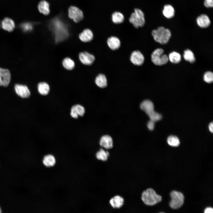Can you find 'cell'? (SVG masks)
<instances>
[{"label": "cell", "mask_w": 213, "mask_h": 213, "mask_svg": "<svg viewBox=\"0 0 213 213\" xmlns=\"http://www.w3.org/2000/svg\"><path fill=\"white\" fill-rule=\"evenodd\" d=\"M141 199L145 205L153 206L161 201L162 197L157 194L154 189L151 188H148L142 191Z\"/></svg>", "instance_id": "obj_1"}, {"label": "cell", "mask_w": 213, "mask_h": 213, "mask_svg": "<svg viewBox=\"0 0 213 213\" xmlns=\"http://www.w3.org/2000/svg\"><path fill=\"white\" fill-rule=\"evenodd\" d=\"M151 34L154 40L162 44L167 43L171 36L170 30L162 26L153 30Z\"/></svg>", "instance_id": "obj_2"}, {"label": "cell", "mask_w": 213, "mask_h": 213, "mask_svg": "<svg viewBox=\"0 0 213 213\" xmlns=\"http://www.w3.org/2000/svg\"><path fill=\"white\" fill-rule=\"evenodd\" d=\"M129 20L135 28H138L142 27L145 22L144 13L140 9L135 8L134 12L131 13Z\"/></svg>", "instance_id": "obj_3"}, {"label": "cell", "mask_w": 213, "mask_h": 213, "mask_svg": "<svg viewBox=\"0 0 213 213\" xmlns=\"http://www.w3.org/2000/svg\"><path fill=\"white\" fill-rule=\"evenodd\" d=\"M163 53V50L161 48L157 49L152 52L151 59L154 64L157 65H162L168 62V57Z\"/></svg>", "instance_id": "obj_4"}, {"label": "cell", "mask_w": 213, "mask_h": 213, "mask_svg": "<svg viewBox=\"0 0 213 213\" xmlns=\"http://www.w3.org/2000/svg\"><path fill=\"white\" fill-rule=\"evenodd\" d=\"M171 200L169 205L173 209H176L180 207L184 203V197L181 192L175 191H172L170 193Z\"/></svg>", "instance_id": "obj_5"}, {"label": "cell", "mask_w": 213, "mask_h": 213, "mask_svg": "<svg viewBox=\"0 0 213 213\" xmlns=\"http://www.w3.org/2000/svg\"><path fill=\"white\" fill-rule=\"evenodd\" d=\"M68 15L70 18L72 19L75 23H78L83 18V12L79 8L74 6L69 7L68 11Z\"/></svg>", "instance_id": "obj_6"}, {"label": "cell", "mask_w": 213, "mask_h": 213, "mask_svg": "<svg viewBox=\"0 0 213 213\" xmlns=\"http://www.w3.org/2000/svg\"><path fill=\"white\" fill-rule=\"evenodd\" d=\"M78 58L82 64L87 66L91 65L95 59L94 55L86 51L80 52L78 54Z\"/></svg>", "instance_id": "obj_7"}, {"label": "cell", "mask_w": 213, "mask_h": 213, "mask_svg": "<svg viewBox=\"0 0 213 213\" xmlns=\"http://www.w3.org/2000/svg\"><path fill=\"white\" fill-rule=\"evenodd\" d=\"M11 75L9 70L0 67V86H8L10 83Z\"/></svg>", "instance_id": "obj_8"}, {"label": "cell", "mask_w": 213, "mask_h": 213, "mask_svg": "<svg viewBox=\"0 0 213 213\" xmlns=\"http://www.w3.org/2000/svg\"><path fill=\"white\" fill-rule=\"evenodd\" d=\"M125 202L124 198L121 196L116 194L111 197L109 203L110 206L113 209H119L123 206Z\"/></svg>", "instance_id": "obj_9"}, {"label": "cell", "mask_w": 213, "mask_h": 213, "mask_svg": "<svg viewBox=\"0 0 213 213\" xmlns=\"http://www.w3.org/2000/svg\"><path fill=\"white\" fill-rule=\"evenodd\" d=\"M14 88L17 94L21 98H27L30 95L29 89L25 85L17 84L15 85Z\"/></svg>", "instance_id": "obj_10"}, {"label": "cell", "mask_w": 213, "mask_h": 213, "mask_svg": "<svg viewBox=\"0 0 213 213\" xmlns=\"http://www.w3.org/2000/svg\"><path fill=\"white\" fill-rule=\"evenodd\" d=\"M130 60L134 65L141 66L144 62V57L142 53L139 51H135L131 54Z\"/></svg>", "instance_id": "obj_11"}, {"label": "cell", "mask_w": 213, "mask_h": 213, "mask_svg": "<svg viewBox=\"0 0 213 213\" xmlns=\"http://www.w3.org/2000/svg\"><path fill=\"white\" fill-rule=\"evenodd\" d=\"M140 107L149 116L155 111L154 110V105L152 101L149 100L143 101L141 104Z\"/></svg>", "instance_id": "obj_12"}, {"label": "cell", "mask_w": 213, "mask_h": 213, "mask_svg": "<svg viewBox=\"0 0 213 213\" xmlns=\"http://www.w3.org/2000/svg\"><path fill=\"white\" fill-rule=\"evenodd\" d=\"M78 37L81 41L84 43H88L93 40V34L91 30L88 28L85 29L79 34Z\"/></svg>", "instance_id": "obj_13"}, {"label": "cell", "mask_w": 213, "mask_h": 213, "mask_svg": "<svg viewBox=\"0 0 213 213\" xmlns=\"http://www.w3.org/2000/svg\"><path fill=\"white\" fill-rule=\"evenodd\" d=\"M85 112V109L83 106L78 104L74 105L72 107L70 114L72 117L77 119L78 118V116H83Z\"/></svg>", "instance_id": "obj_14"}, {"label": "cell", "mask_w": 213, "mask_h": 213, "mask_svg": "<svg viewBox=\"0 0 213 213\" xmlns=\"http://www.w3.org/2000/svg\"><path fill=\"white\" fill-rule=\"evenodd\" d=\"M100 146L106 149H109L113 147V141L111 137L105 135L102 136L100 141Z\"/></svg>", "instance_id": "obj_15"}, {"label": "cell", "mask_w": 213, "mask_h": 213, "mask_svg": "<svg viewBox=\"0 0 213 213\" xmlns=\"http://www.w3.org/2000/svg\"><path fill=\"white\" fill-rule=\"evenodd\" d=\"M107 43L109 47L113 50L118 49L121 45V42L119 39L114 36L109 37L107 40Z\"/></svg>", "instance_id": "obj_16"}, {"label": "cell", "mask_w": 213, "mask_h": 213, "mask_svg": "<svg viewBox=\"0 0 213 213\" xmlns=\"http://www.w3.org/2000/svg\"><path fill=\"white\" fill-rule=\"evenodd\" d=\"M197 23L200 28H205L208 27L211 23L209 17L206 14H202L196 19Z\"/></svg>", "instance_id": "obj_17"}, {"label": "cell", "mask_w": 213, "mask_h": 213, "mask_svg": "<svg viewBox=\"0 0 213 213\" xmlns=\"http://www.w3.org/2000/svg\"><path fill=\"white\" fill-rule=\"evenodd\" d=\"M1 27L4 30L11 32L15 28V23L14 21L11 19L6 17L2 21Z\"/></svg>", "instance_id": "obj_18"}, {"label": "cell", "mask_w": 213, "mask_h": 213, "mask_svg": "<svg viewBox=\"0 0 213 213\" xmlns=\"http://www.w3.org/2000/svg\"><path fill=\"white\" fill-rule=\"evenodd\" d=\"M38 93L43 96L47 95L50 92V88L49 84L45 82H40L37 85Z\"/></svg>", "instance_id": "obj_19"}, {"label": "cell", "mask_w": 213, "mask_h": 213, "mask_svg": "<svg viewBox=\"0 0 213 213\" xmlns=\"http://www.w3.org/2000/svg\"><path fill=\"white\" fill-rule=\"evenodd\" d=\"M38 9L39 12L44 15H47L50 13L49 4L45 0H41L39 2Z\"/></svg>", "instance_id": "obj_20"}, {"label": "cell", "mask_w": 213, "mask_h": 213, "mask_svg": "<svg viewBox=\"0 0 213 213\" xmlns=\"http://www.w3.org/2000/svg\"><path fill=\"white\" fill-rule=\"evenodd\" d=\"M110 155V153L108 151L101 148L96 153L95 156L98 160L105 162L108 160Z\"/></svg>", "instance_id": "obj_21"}, {"label": "cell", "mask_w": 213, "mask_h": 213, "mask_svg": "<svg viewBox=\"0 0 213 213\" xmlns=\"http://www.w3.org/2000/svg\"><path fill=\"white\" fill-rule=\"evenodd\" d=\"M95 82L96 84L100 88H105L107 85V80L106 76L102 74H99L96 76Z\"/></svg>", "instance_id": "obj_22"}, {"label": "cell", "mask_w": 213, "mask_h": 213, "mask_svg": "<svg viewBox=\"0 0 213 213\" xmlns=\"http://www.w3.org/2000/svg\"><path fill=\"white\" fill-rule=\"evenodd\" d=\"M175 11L172 6L167 4L164 6L162 10V13L164 16L168 19L173 17L175 15Z\"/></svg>", "instance_id": "obj_23"}, {"label": "cell", "mask_w": 213, "mask_h": 213, "mask_svg": "<svg viewBox=\"0 0 213 213\" xmlns=\"http://www.w3.org/2000/svg\"><path fill=\"white\" fill-rule=\"evenodd\" d=\"M63 67L68 70H71L75 67V64L74 60L69 57H66L62 61Z\"/></svg>", "instance_id": "obj_24"}, {"label": "cell", "mask_w": 213, "mask_h": 213, "mask_svg": "<svg viewBox=\"0 0 213 213\" xmlns=\"http://www.w3.org/2000/svg\"><path fill=\"white\" fill-rule=\"evenodd\" d=\"M125 19L124 16L121 12L115 11L112 14V20L113 23L116 24L122 23Z\"/></svg>", "instance_id": "obj_25"}, {"label": "cell", "mask_w": 213, "mask_h": 213, "mask_svg": "<svg viewBox=\"0 0 213 213\" xmlns=\"http://www.w3.org/2000/svg\"><path fill=\"white\" fill-rule=\"evenodd\" d=\"M56 162L55 157L51 154H48L45 156L43 160V164L48 167L54 166L56 163Z\"/></svg>", "instance_id": "obj_26"}, {"label": "cell", "mask_w": 213, "mask_h": 213, "mask_svg": "<svg viewBox=\"0 0 213 213\" xmlns=\"http://www.w3.org/2000/svg\"><path fill=\"white\" fill-rule=\"evenodd\" d=\"M168 59L172 63L177 64L179 63L181 60L180 55L178 52L174 51L170 53L169 55Z\"/></svg>", "instance_id": "obj_27"}, {"label": "cell", "mask_w": 213, "mask_h": 213, "mask_svg": "<svg viewBox=\"0 0 213 213\" xmlns=\"http://www.w3.org/2000/svg\"><path fill=\"white\" fill-rule=\"evenodd\" d=\"M183 57L185 60L190 63L194 62L195 61V58L193 53L189 49H187L184 51Z\"/></svg>", "instance_id": "obj_28"}, {"label": "cell", "mask_w": 213, "mask_h": 213, "mask_svg": "<svg viewBox=\"0 0 213 213\" xmlns=\"http://www.w3.org/2000/svg\"><path fill=\"white\" fill-rule=\"evenodd\" d=\"M168 144L172 147H177L180 144V141L178 138L176 136L170 135L169 136L167 140Z\"/></svg>", "instance_id": "obj_29"}, {"label": "cell", "mask_w": 213, "mask_h": 213, "mask_svg": "<svg viewBox=\"0 0 213 213\" xmlns=\"http://www.w3.org/2000/svg\"><path fill=\"white\" fill-rule=\"evenodd\" d=\"M204 80L208 83H212L213 81V74L210 71L206 72L204 75Z\"/></svg>", "instance_id": "obj_30"}, {"label": "cell", "mask_w": 213, "mask_h": 213, "mask_svg": "<svg viewBox=\"0 0 213 213\" xmlns=\"http://www.w3.org/2000/svg\"><path fill=\"white\" fill-rule=\"evenodd\" d=\"M149 117L150 120L154 122L160 120L162 118V116L160 114L155 112Z\"/></svg>", "instance_id": "obj_31"}, {"label": "cell", "mask_w": 213, "mask_h": 213, "mask_svg": "<svg viewBox=\"0 0 213 213\" xmlns=\"http://www.w3.org/2000/svg\"><path fill=\"white\" fill-rule=\"evenodd\" d=\"M204 5L207 8L213 7V0H204Z\"/></svg>", "instance_id": "obj_32"}, {"label": "cell", "mask_w": 213, "mask_h": 213, "mask_svg": "<svg viewBox=\"0 0 213 213\" xmlns=\"http://www.w3.org/2000/svg\"><path fill=\"white\" fill-rule=\"evenodd\" d=\"M154 122L150 120L148 122L147 126L150 130H154Z\"/></svg>", "instance_id": "obj_33"}, {"label": "cell", "mask_w": 213, "mask_h": 213, "mask_svg": "<svg viewBox=\"0 0 213 213\" xmlns=\"http://www.w3.org/2000/svg\"><path fill=\"white\" fill-rule=\"evenodd\" d=\"M24 29L26 31H30L32 29V25L30 24L26 23L23 25Z\"/></svg>", "instance_id": "obj_34"}, {"label": "cell", "mask_w": 213, "mask_h": 213, "mask_svg": "<svg viewBox=\"0 0 213 213\" xmlns=\"http://www.w3.org/2000/svg\"><path fill=\"white\" fill-rule=\"evenodd\" d=\"M204 212L205 213H212L213 212V209L212 207H207L204 210Z\"/></svg>", "instance_id": "obj_35"}, {"label": "cell", "mask_w": 213, "mask_h": 213, "mask_svg": "<svg viewBox=\"0 0 213 213\" xmlns=\"http://www.w3.org/2000/svg\"><path fill=\"white\" fill-rule=\"evenodd\" d=\"M209 131L212 133L213 132V123L212 122L209 123Z\"/></svg>", "instance_id": "obj_36"}, {"label": "cell", "mask_w": 213, "mask_h": 213, "mask_svg": "<svg viewBox=\"0 0 213 213\" xmlns=\"http://www.w3.org/2000/svg\"><path fill=\"white\" fill-rule=\"evenodd\" d=\"M1 212H2V210H1V208L0 207V213Z\"/></svg>", "instance_id": "obj_37"}]
</instances>
